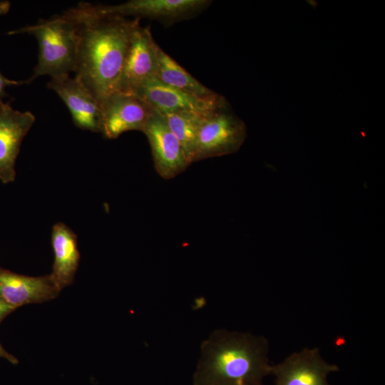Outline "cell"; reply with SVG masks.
<instances>
[{"label":"cell","instance_id":"6da1fadb","mask_svg":"<svg viewBox=\"0 0 385 385\" xmlns=\"http://www.w3.org/2000/svg\"><path fill=\"white\" fill-rule=\"evenodd\" d=\"M65 14L77 26L75 77L100 102L118 91L133 28L139 19L103 13L81 2Z\"/></svg>","mask_w":385,"mask_h":385},{"label":"cell","instance_id":"7a4b0ae2","mask_svg":"<svg viewBox=\"0 0 385 385\" xmlns=\"http://www.w3.org/2000/svg\"><path fill=\"white\" fill-rule=\"evenodd\" d=\"M268 351L262 336L215 330L202 343L193 385H262L271 374Z\"/></svg>","mask_w":385,"mask_h":385},{"label":"cell","instance_id":"3957f363","mask_svg":"<svg viewBox=\"0 0 385 385\" xmlns=\"http://www.w3.org/2000/svg\"><path fill=\"white\" fill-rule=\"evenodd\" d=\"M16 34L33 35L38 45L37 64L25 83H31L41 76L55 78L75 71L78 43L77 26L65 13L9 32Z\"/></svg>","mask_w":385,"mask_h":385},{"label":"cell","instance_id":"277c9868","mask_svg":"<svg viewBox=\"0 0 385 385\" xmlns=\"http://www.w3.org/2000/svg\"><path fill=\"white\" fill-rule=\"evenodd\" d=\"M247 136L244 122L228 106L205 115L198 130L194 162L237 152Z\"/></svg>","mask_w":385,"mask_h":385},{"label":"cell","instance_id":"5b68a950","mask_svg":"<svg viewBox=\"0 0 385 385\" xmlns=\"http://www.w3.org/2000/svg\"><path fill=\"white\" fill-rule=\"evenodd\" d=\"M101 132L106 138L115 139L130 130L142 131L154 113L137 96L115 91L100 102Z\"/></svg>","mask_w":385,"mask_h":385},{"label":"cell","instance_id":"8992f818","mask_svg":"<svg viewBox=\"0 0 385 385\" xmlns=\"http://www.w3.org/2000/svg\"><path fill=\"white\" fill-rule=\"evenodd\" d=\"M158 46L150 28L142 27L138 19L132 30L118 91L133 94L146 81L156 78Z\"/></svg>","mask_w":385,"mask_h":385},{"label":"cell","instance_id":"52a82bcc","mask_svg":"<svg viewBox=\"0 0 385 385\" xmlns=\"http://www.w3.org/2000/svg\"><path fill=\"white\" fill-rule=\"evenodd\" d=\"M133 94L160 113L189 111L207 115L227 106L220 95L215 98L199 97L167 86L156 78L146 81Z\"/></svg>","mask_w":385,"mask_h":385},{"label":"cell","instance_id":"ba28073f","mask_svg":"<svg viewBox=\"0 0 385 385\" xmlns=\"http://www.w3.org/2000/svg\"><path fill=\"white\" fill-rule=\"evenodd\" d=\"M142 132L148 140L154 166L160 177L173 178L190 165L180 141L158 112L154 110Z\"/></svg>","mask_w":385,"mask_h":385},{"label":"cell","instance_id":"9c48e42d","mask_svg":"<svg viewBox=\"0 0 385 385\" xmlns=\"http://www.w3.org/2000/svg\"><path fill=\"white\" fill-rule=\"evenodd\" d=\"M209 0H130L117 5H98L107 14L123 17H148L171 24L198 14L210 4Z\"/></svg>","mask_w":385,"mask_h":385},{"label":"cell","instance_id":"30bf717a","mask_svg":"<svg viewBox=\"0 0 385 385\" xmlns=\"http://www.w3.org/2000/svg\"><path fill=\"white\" fill-rule=\"evenodd\" d=\"M337 371L336 364L323 359L319 348H304L271 367L276 385H330L327 376Z\"/></svg>","mask_w":385,"mask_h":385},{"label":"cell","instance_id":"8fae6325","mask_svg":"<svg viewBox=\"0 0 385 385\" xmlns=\"http://www.w3.org/2000/svg\"><path fill=\"white\" fill-rule=\"evenodd\" d=\"M35 120L32 113L19 111L0 102V180L4 184L15 180L16 160Z\"/></svg>","mask_w":385,"mask_h":385},{"label":"cell","instance_id":"7c38bea8","mask_svg":"<svg viewBox=\"0 0 385 385\" xmlns=\"http://www.w3.org/2000/svg\"><path fill=\"white\" fill-rule=\"evenodd\" d=\"M48 88L62 99L78 128L101 132L100 103L75 76L71 78L69 75H63L51 78Z\"/></svg>","mask_w":385,"mask_h":385},{"label":"cell","instance_id":"4fadbf2b","mask_svg":"<svg viewBox=\"0 0 385 385\" xmlns=\"http://www.w3.org/2000/svg\"><path fill=\"white\" fill-rule=\"evenodd\" d=\"M60 292L51 274L30 277L0 267V299L14 309L52 300Z\"/></svg>","mask_w":385,"mask_h":385},{"label":"cell","instance_id":"5bb4252c","mask_svg":"<svg viewBox=\"0 0 385 385\" xmlns=\"http://www.w3.org/2000/svg\"><path fill=\"white\" fill-rule=\"evenodd\" d=\"M51 245L54 261L51 274L61 291L73 283L78 267L77 237L67 225L59 222L53 226Z\"/></svg>","mask_w":385,"mask_h":385},{"label":"cell","instance_id":"9a60e30c","mask_svg":"<svg viewBox=\"0 0 385 385\" xmlns=\"http://www.w3.org/2000/svg\"><path fill=\"white\" fill-rule=\"evenodd\" d=\"M157 55L156 78L163 83L202 98L219 96L191 76L159 46L157 48Z\"/></svg>","mask_w":385,"mask_h":385},{"label":"cell","instance_id":"2e32d148","mask_svg":"<svg viewBox=\"0 0 385 385\" xmlns=\"http://www.w3.org/2000/svg\"><path fill=\"white\" fill-rule=\"evenodd\" d=\"M158 113L180 141L190 163H194L198 130L207 115L189 111Z\"/></svg>","mask_w":385,"mask_h":385},{"label":"cell","instance_id":"e0dca14e","mask_svg":"<svg viewBox=\"0 0 385 385\" xmlns=\"http://www.w3.org/2000/svg\"><path fill=\"white\" fill-rule=\"evenodd\" d=\"M21 83L16 81L10 80L6 78L0 72V102H2V99L6 96V88L13 85H19Z\"/></svg>","mask_w":385,"mask_h":385},{"label":"cell","instance_id":"ac0fdd59","mask_svg":"<svg viewBox=\"0 0 385 385\" xmlns=\"http://www.w3.org/2000/svg\"><path fill=\"white\" fill-rule=\"evenodd\" d=\"M15 309L0 299V323Z\"/></svg>","mask_w":385,"mask_h":385},{"label":"cell","instance_id":"d6986e66","mask_svg":"<svg viewBox=\"0 0 385 385\" xmlns=\"http://www.w3.org/2000/svg\"><path fill=\"white\" fill-rule=\"evenodd\" d=\"M0 357L6 359L7 361H9L13 364H16L18 363V359L13 355L10 354L8 351H6L4 349V348L2 346L1 343H0Z\"/></svg>","mask_w":385,"mask_h":385},{"label":"cell","instance_id":"ffe728a7","mask_svg":"<svg viewBox=\"0 0 385 385\" xmlns=\"http://www.w3.org/2000/svg\"><path fill=\"white\" fill-rule=\"evenodd\" d=\"M10 6L9 1H0V16L6 14L9 11Z\"/></svg>","mask_w":385,"mask_h":385}]
</instances>
